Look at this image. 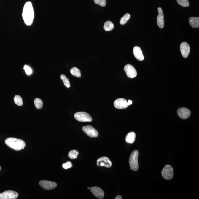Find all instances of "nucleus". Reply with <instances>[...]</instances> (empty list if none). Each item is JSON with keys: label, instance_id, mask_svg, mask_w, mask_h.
<instances>
[{"label": "nucleus", "instance_id": "f257e3e1", "mask_svg": "<svg viewBox=\"0 0 199 199\" xmlns=\"http://www.w3.org/2000/svg\"><path fill=\"white\" fill-rule=\"evenodd\" d=\"M22 16L25 23L27 25H32L34 17V12L32 3L28 1L24 6Z\"/></svg>", "mask_w": 199, "mask_h": 199}, {"label": "nucleus", "instance_id": "f03ea898", "mask_svg": "<svg viewBox=\"0 0 199 199\" xmlns=\"http://www.w3.org/2000/svg\"><path fill=\"white\" fill-rule=\"evenodd\" d=\"M5 143L7 146L14 150L19 151L23 149L25 142L23 140L15 138H9L5 140Z\"/></svg>", "mask_w": 199, "mask_h": 199}, {"label": "nucleus", "instance_id": "7ed1b4c3", "mask_svg": "<svg viewBox=\"0 0 199 199\" xmlns=\"http://www.w3.org/2000/svg\"><path fill=\"white\" fill-rule=\"evenodd\" d=\"M139 155V152L137 150H134L130 155L129 160L130 170L136 171L139 169V165L138 162Z\"/></svg>", "mask_w": 199, "mask_h": 199}, {"label": "nucleus", "instance_id": "20e7f679", "mask_svg": "<svg viewBox=\"0 0 199 199\" xmlns=\"http://www.w3.org/2000/svg\"><path fill=\"white\" fill-rule=\"evenodd\" d=\"M74 117L79 122H90L92 120V117L89 114L83 112H77L74 115Z\"/></svg>", "mask_w": 199, "mask_h": 199}, {"label": "nucleus", "instance_id": "39448f33", "mask_svg": "<svg viewBox=\"0 0 199 199\" xmlns=\"http://www.w3.org/2000/svg\"><path fill=\"white\" fill-rule=\"evenodd\" d=\"M162 175L163 177L166 180H171L174 175V171L172 167L170 165H165L162 170Z\"/></svg>", "mask_w": 199, "mask_h": 199}, {"label": "nucleus", "instance_id": "423d86ee", "mask_svg": "<svg viewBox=\"0 0 199 199\" xmlns=\"http://www.w3.org/2000/svg\"><path fill=\"white\" fill-rule=\"evenodd\" d=\"M83 131L90 138H96L98 136V133L95 128L91 125L83 126Z\"/></svg>", "mask_w": 199, "mask_h": 199}, {"label": "nucleus", "instance_id": "0eeeda50", "mask_svg": "<svg viewBox=\"0 0 199 199\" xmlns=\"http://www.w3.org/2000/svg\"><path fill=\"white\" fill-rule=\"evenodd\" d=\"M19 194L16 191L7 190L0 193V199H16Z\"/></svg>", "mask_w": 199, "mask_h": 199}, {"label": "nucleus", "instance_id": "6e6552de", "mask_svg": "<svg viewBox=\"0 0 199 199\" xmlns=\"http://www.w3.org/2000/svg\"><path fill=\"white\" fill-rule=\"evenodd\" d=\"M124 70L127 77L130 78H133L137 76V73L136 69L133 65L127 64L125 66Z\"/></svg>", "mask_w": 199, "mask_h": 199}, {"label": "nucleus", "instance_id": "1a4fd4ad", "mask_svg": "<svg viewBox=\"0 0 199 199\" xmlns=\"http://www.w3.org/2000/svg\"><path fill=\"white\" fill-rule=\"evenodd\" d=\"M97 165L99 167L104 166L110 168L112 166V162L108 157L103 156L97 160Z\"/></svg>", "mask_w": 199, "mask_h": 199}, {"label": "nucleus", "instance_id": "9d476101", "mask_svg": "<svg viewBox=\"0 0 199 199\" xmlns=\"http://www.w3.org/2000/svg\"><path fill=\"white\" fill-rule=\"evenodd\" d=\"M39 184L42 188L46 190L54 189L57 186V184L55 182L47 180H41L39 182Z\"/></svg>", "mask_w": 199, "mask_h": 199}, {"label": "nucleus", "instance_id": "9b49d317", "mask_svg": "<svg viewBox=\"0 0 199 199\" xmlns=\"http://www.w3.org/2000/svg\"><path fill=\"white\" fill-rule=\"evenodd\" d=\"M114 107L118 109H126L129 106L127 100L122 98H118L115 100L114 102Z\"/></svg>", "mask_w": 199, "mask_h": 199}, {"label": "nucleus", "instance_id": "f8f14e48", "mask_svg": "<svg viewBox=\"0 0 199 199\" xmlns=\"http://www.w3.org/2000/svg\"><path fill=\"white\" fill-rule=\"evenodd\" d=\"M191 111L186 108H181L177 110V114L179 117L183 119L189 118L191 115Z\"/></svg>", "mask_w": 199, "mask_h": 199}, {"label": "nucleus", "instance_id": "ddd939ff", "mask_svg": "<svg viewBox=\"0 0 199 199\" xmlns=\"http://www.w3.org/2000/svg\"><path fill=\"white\" fill-rule=\"evenodd\" d=\"M181 52L182 56L184 58H187L190 52V47L186 42H182L180 46Z\"/></svg>", "mask_w": 199, "mask_h": 199}, {"label": "nucleus", "instance_id": "4468645a", "mask_svg": "<svg viewBox=\"0 0 199 199\" xmlns=\"http://www.w3.org/2000/svg\"><path fill=\"white\" fill-rule=\"evenodd\" d=\"M90 191L97 198L100 199L104 198V191L99 187H93L90 188Z\"/></svg>", "mask_w": 199, "mask_h": 199}, {"label": "nucleus", "instance_id": "2eb2a0df", "mask_svg": "<svg viewBox=\"0 0 199 199\" xmlns=\"http://www.w3.org/2000/svg\"><path fill=\"white\" fill-rule=\"evenodd\" d=\"M158 11L159 14L157 18V24L159 28H163L165 25L163 12L160 7L158 8Z\"/></svg>", "mask_w": 199, "mask_h": 199}, {"label": "nucleus", "instance_id": "dca6fc26", "mask_svg": "<svg viewBox=\"0 0 199 199\" xmlns=\"http://www.w3.org/2000/svg\"><path fill=\"white\" fill-rule=\"evenodd\" d=\"M133 55L135 58L140 61H142L144 59L142 50L141 48L138 46L135 47L133 49Z\"/></svg>", "mask_w": 199, "mask_h": 199}, {"label": "nucleus", "instance_id": "f3484780", "mask_svg": "<svg viewBox=\"0 0 199 199\" xmlns=\"http://www.w3.org/2000/svg\"><path fill=\"white\" fill-rule=\"evenodd\" d=\"M189 23L193 28H198L199 27V18L191 17L189 19Z\"/></svg>", "mask_w": 199, "mask_h": 199}, {"label": "nucleus", "instance_id": "a211bd4d", "mask_svg": "<svg viewBox=\"0 0 199 199\" xmlns=\"http://www.w3.org/2000/svg\"><path fill=\"white\" fill-rule=\"evenodd\" d=\"M136 138V133L133 132L128 133L125 138L126 142L128 143L133 144L135 142Z\"/></svg>", "mask_w": 199, "mask_h": 199}, {"label": "nucleus", "instance_id": "6ab92c4d", "mask_svg": "<svg viewBox=\"0 0 199 199\" xmlns=\"http://www.w3.org/2000/svg\"><path fill=\"white\" fill-rule=\"evenodd\" d=\"M114 27V26L112 23L110 21H108L105 23L103 28L106 31H109L113 30Z\"/></svg>", "mask_w": 199, "mask_h": 199}, {"label": "nucleus", "instance_id": "aec40b11", "mask_svg": "<svg viewBox=\"0 0 199 199\" xmlns=\"http://www.w3.org/2000/svg\"><path fill=\"white\" fill-rule=\"evenodd\" d=\"M70 72L72 75L75 76L77 77H81V72L80 70L76 67H74L71 69Z\"/></svg>", "mask_w": 199, "mask_h": 199}, {"label": "nucleus", "instance_id": "412c9836", "mask_svg": "<svg viewBox=\"0 0 199 199\" xmlns=\"http://www.w3.org/2000/svg\"><path fill=\"white\" fill-rule=\"evenodd\" d=\"M60 78L62 80V81L63 82L65 87L68 88H69L71 87L69 80L66 76L63 75V74H62V75L60 76Z\"/></svg>", "mask_w": 199, "mask_h": 199}, {"label": "nucleus", "instance_id": "4be33fe9", "mask_svg": "<svg viewBox=\"0 0 199 199\" xmlns=\"http://www.w3.org/2000/svg\"><path fill=\"white\" fill-rule=\"evenodd\" d=\"M130 14L126 13L121 18L120 20V24L121 25H124L130 19Z\"/></svg>", "mask_w": 199, "mask_h": 199}, {"label": "nucleus", "instance_id": "5701e85b", "mask_svg": "<svg viewBox=\"0 0 199 199\" xmlns=\"http://www.w3.org/2000/svg\"><path fill=\"white\" fill-rule=\"evenodd\" d=\"M35 106L36 108L39 109H42L43 107V102L39 98H36L34 101Z\"/></svg>", "mask_w": 199, "mask_h": 199}, {"label": "nucleus", "instance_id": "b1692460", "mask_svg": "<svg viewBox=\"0 0 199 199\" xmlns=\"http://www.w3.org/2000/svg\"><path fill=\"white\" fill-rule=\"evenodd\" d=\"M79 155V152L77 150H71L68 153V157L70 159H74L77 158Z\"/></svg>", "mask_w": 199, "mask_h": 199}, {"label": "nucleus", "instance_id": "393cba45", "mask_svg": "<svg viewBox=\"0 0 199 199\" xmlns=\"http://www.w3.org/2000/svg\"><path fill=\"white\" fill-rule=\"evenodd\" d=\"M14 102L16 105L18 106H21L23 104V101L22 98L19 95H15L14 98Z\"/></svg>", "mask_w": 199, "mask_h": 199}, {"label": "nucleus", "instance_id": "a878e982", "mask_svg": "<svg viewBox=\"0 0 199 199\" xmlns=\"http://www.w3.org/2000/svg\"><path fill=\"white\" fill-rule=\"evenodd\" d=\"M177 1L178 4L182 7H189L190 4L188 0H177Z\"/></svg>", "mask_w": 199, "mask_h": 199}, {"label": "nucleus", "instance_id": "bb28decb", "mask_svg": "<svg viewBox=\"0 0 199 199\" xmlns=\"http://www.w3.org/2000/svg\"><path fill=\"white\" fill-rule=\"evenodd\" d=\"M95 4L101 7H105L106 5V0H94Z\"/></svg>", "mask_w": 199, "mask_h": 199}, {"label": "nucleus", "instance_id": "cd10ccee", "mask_svg": "<svg viewBox=\"0 0 199 199\" xmlns=\"http://www.w3.org/2000/svg\"><path fill=\"white\" fill-rule=\"evenodd\" d=\"M62 166L64 169H69V168H72V164L71 162L68 161L65 163L62 164Z\"/></svg>", "mask_w": 199, "mask_h": 199}, {"label": "nucleus", "instance_id": "c85d7f7f", "mask_svg": "<svg viewBox=\"0 0 199 199\" xmlns=\"http://www.w3.org/2000/svg\"><path fill=\"white\" fill-rule=\"evenodd\" d=\"M24 69H25L26 73L27 75H31L32 73V70L29 66L25 65L24 66Z\"/></svg>", "mask_w": 199, "mask_h": 199}, {"label": "nucleus", "instance_id": "c756f323", "mask_svg": "<svg viewBox=\"0 0 199 199\" xmlns=\"http://www.w3.org/2000/svg\"><path fill=\"white\" fill-rule=\"evenodd\" d=\"M122 199V197L121 195H118L115 197V199Z\"/></svg>", "mask_w": 199, "mask_h": 199}, {"label": "nucleus", "instance_id": "7c9ffc66", "mask_svg": "<svg viewBox=\"0 0 199 199\" xmlns=\"http://www.w3.org/2000/svg\"><path fill=\"white\" fill-rule=\"evenodd\" d=\"M128 104V105H131L132 104V103H133V102L131 101V100H128V101L127 102Z\"/></svg>", "mask_w": 199, "mask_h": 199}, {"label": "nucleus", "instance_id": "2f4dec72", "mask_svg": "<svg viewBox=\"0 0 199 199\" xmlns=\"http://www.w3.org/2000/svg\"><path fill=\"white\" fill-rule=\"evenodd\" d=\"M1 167L0 166V171H1Z\"/></svg>", "mask_w": 199, "mask_h": 199}, {"label": "nucleus", "instance_id": "473e14b6", "mask_svg": "<svg viewBox=\"0 0 199 199\" xmlns=\"http://www.w3.org/2000/svg\"><path fill=\"white\" fill-rule=\"evenodd\" d=\"M90 189V188H89V187L88 188V189Z\"/></svg>", "mask_w": 199, "mask_h": 199}]
</instances>
